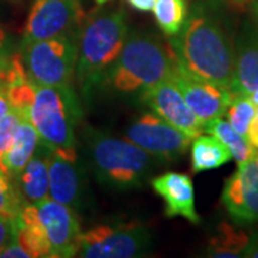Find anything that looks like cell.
Returning a JSON list of instances; mask_svg holds the SVG:
<instances>
[{"mask_svg":"<svg viewBox=\"0 0 258 258\" xmlns=\"http://www.w3.org/2000/svg\"><path fill=\"white\" fill-rule=\"evenodd\" d=\"M251 12H252V15H254V19H255L258 26V2H254V3L251 5Z\"/></svg>","mask_w":258,"mask_h":258,"instance_id":"obj_36","label":"cell"},{"mask_svg":"<svg viewBox=\"0 0 258 258\" xmlns=\"http://www.w3.org/2000/svg\"><path fill=\"white\" fill-rule=\"evenodd\" d=\"M0 258H29V254L15 238L0 249Z\"/></svg>","mask_w":258,"mask_h":258,"instance_id":"obj_27","label":"cell"},{"mask_svg":"<svg viewBox=\"0 0 258 258\" xmlns=\"http://www.w3.org/2000/svg\"><path fill=\"white\" fill-rule=\"evenodd\" d=\"M16 217H6L0 215V249L6 244H9L10 240L15 235L16 231Z\"/></svg>","mask_w":258,"mask_h":258,"instance_id":"obj_26","label":"cell"},{"mask_svg":"<svg viewBox=\"0 0 258 258\" xmlns=\"http://www.w3.org/2000/svg\"><path fill=\"white\" fill-rule=\"evenodd\" d=\"M247 98H248L249 101H251V103H252L255 108H258V91H254V92H251L249 95H247Z\"/></svg>","mask_w":258,"mask_h":258,"instance_id":"obj_34","label":"cell"},{"mask_svg":"<svg viewBox=\"0 0 258 258\" xmlns=\"http://www.w3.org/2000/svg\"><path fill=\"white\" fill-rule=\"evenodd\" d=\"M257 108L251 103L247 96H234L230 106L227 108V122L238 134L247 137L249 123L255 116Z\"/></svg>","mask_w":258,"mask_h":258,"instance_id":"obj_23","label":"cell"},{"mask_svg":"<svg viewBox=\"0 0 258 258\" xmlns=\"http://www.w3.org/2000/svg\"><path fill=\"white\" fill-rule=\"evenodd\" d=\"M178 62L204 81L230 89L234 75V43L212 12L197 5L181 32L169 37Z\"/></svg>","mask_w":258,"mask_h":258,"instance_id":"obj_1","label":"cell"},{"mask_svg":"<svg viewBox=\"0 0 258 258\" xmlns=\"http://www.w3.org/2000/svg\"><path fill=\"white\" fill-rule=\"evenodd\" d=\"M19 120L20 118L13 109H10L9 113L0 120V159L9 151L19 125Z\"/></svg>","mask_w":258,"mask_h":258,"instance_id":"obj_25","label":"cell"},{"mask_svg":"<svg viewBox=\"0 0 258 258\" xmlns=\"http://www.w3.org/2000/svg\"><path fill=\"white\" fill-rule=\"evenodd\" d=\"M6 42H8V35L3 29H0V53L5 52V47H6Z\"/></svg>","mask_w":258,"mask_h":258,"instance_id":"obj_32","label":"cell"},{"mask_svg":"<svg viewBox=\"0 0 258 258\" xmlns=\"http://www.w3.org/2000/svg\"><path fill=\"white\" fill-rule=\"evenodd\" d=\"M129 35L122 9L95 12L85 18L78 37L75 75L85 96L103 88Z\"/></svg>","mask_w":258,"mask_h":258,"instance_id":"obj_2","label":"cell"},{"mask_svg":"<svg viewBox=\"0 0 258 258\" xmlns=\"http://www.w3.org/2000/svg\"><path fill=\"white\" fill-rule=\"evenodd\" d=\"M258 91V28L245 25L234 45L232 96H247Z\"/></svg>","mask_w":258,"mask_h":258,"instance_id":"obj_16","label":"cell"},{"mask_svg":"<svg viewBox=\"0 0 258 258\" xmlns=\"http://www.w3.org/2000/svg\"><path fill=\"white\" fill-rule=\"evenodd\" d=\"M10 109H12V106H10V102L8 99V95L5 92V89L0 86V120L9 113Z\"/></svg>","mask_w":258,"mask_h":258,"instance_id":"obj_30","label":"cell"},{"mask_svg":"<svg viewBox=\"0 0 258 258\" xmlns=\"http://www.w3.org/2000/svg\"><path fill=\"white\" fill-rule=\"evenodd\" d=\"M12 2H20V0H12Z\"/></svg>","mask_w":258,"mask_h":258,"instance_id":"obj_38","label":"cell"},{"mask_svg":"<svg viewBox=\"0 0 258 258\" xmlns=\"http://www.w3.org/2000/svg\"><path fill=\"white\" fill-rule=\"evenodd\" d=\"M95 2H96L98 5H105V3H106V2H109V0H95Z\"/></svg>","mask_w":258,"mask_h":258,"instance_id":"obj_37","label":"cell"},{"mask_svg":"<svg viewBox=\"0 0 258 258\" xmlns=\"http://www.w3.org/2000/svg\"><path fill=\"white\" fill-rule=\"evenodd\" d=\"M171 79L175 82L185 102L203 125L212 119L222 118L234 98L230 89L197 78L179 62Z\"/></svg>","mask_w":258,"mask_h":258,"instance_id":"obj_12","label":"cell"},{"mask_svg":"<svg viewBox=\"0 0 258 258\" xmlns=\"http://www.w3.org/2000/svg\"><path fill=\"white\" fill-rule=\"evenodd\" d=\"M176 64L178 59L171 45L166 46L152 35L134 32L126 37L103 86L120 95L142 93L171 79L175 74Z\"/></svg>","mask_w":258,"mask_h":258,"instance_id":"obj_3","label":"cell"},{"mask_svg":"<svg viewBox=\"0 0 258 258\" xmlns=\"http://www.w3.org/2000/svg\"><path fill=\"white\" fill-rule=\"evenodd\" d=\"M247 138L251 142V145L255 148V149H258V108L257 112H255V116L252 118L251 123H249Z\"/></svg>","mask_w":258,"mask_h":258,"instance_id":"obj_29","label":"cell"},{"mask_svg":"<svg viewBox=\"0 0 258 258\" xmlns=\"http://www.w3.org/2000/svg\"><path fill=\"white\" fill-rule=\"evenodd\" d=\"M126 138L161 162H174L184 155L192 139L157 113H142L126 129Z\"/></svg>","mask_w":258,"mask_h":258,"instance_id":"obj_9","label":"cell"},{"mask_svg":"<svg viewBox=\"0 0 258 258\" xmlns=\"http://www.w3.org/2000/svg\"><path fill=\"white\" fill-rule=\"evenodd\" d=\"M155 22L168 37L176 36L189 15L188 0H157L152 9Z\"/></svg>","mask_w":258,"mask_h":258,"instance_id":"obj_22","label":"cell"},{"mask_svg":"<svg viewBox=\"0 0 258 258\" xmlns=\"http://www.w3.org/2000/svg\"><path fill=\"white\" fill-rule=\"evenodd\" d=\"M204 132L211 134L220 139L221 142H224L228 147L232 154V158L237 161L238 165L257 155V149L251 145L248 138L238 134L227 120L221 119V118L207 122L204 125Z\"/></svg>","mask_w":258,"mask_h":258,"instance_id":"obj_21","label":"cell"},{"mask_svg":"<svg viewBox=\"0 0 258 258\" xmlns=\"http://www.w3.org/2000/svg\"><path fill=\"white\" fill-rule=\"evenodd\" d=\"M221 201L234 221L258 222V158L257 155L238 165L225 181Z\"/></svg>","mask_w":258,"mask_h":258,"instance_id":"obj_14","label":"cell"},{"mask_svg":"<svg viewBox=\"0 0 258 258\" xmlns=\"http://www.w3.org/2000/svg\"><path fill=\"white\" fill-rule=\"evenodd\" d=\"M39 144H40V138L33 123L28 119L19 120L9 151L0 159L2 169L12 179H16L22 172V169L30 161V158L35 155Z\"/></svg>","mask_w":258,"mask_h":258,"instance_id":"obj_17","label":"cell"},{"mask_svg":"<svg viewBox=\"0 0 258 258\" xmlns=\"http://www.w3.org/2000/svg\"><path fill=\"white\" fill-rule=\"evenodd\" d=\"M88 161L98 182L115 191L142 186L154 171L157 159L129 139L88 129L85 134Z\"/></svg>","mask_w":258,"mask_h":258,"instance_id":"obj_4","label":"cell"},{"mask_svg":"<svg viewBox=\"0 0 258 258\" xmlns=\"http://www.w3.org/2000/svg\"><path fill=\"white\" fill-rule=\"evenodd\" d=\"M25 204L12 178L0 166V215L16 217Z\"/></svg>","mask_w":258,"mask_h":258,"instance_id":"obj_24","label":"cell"},{"mask_svg":"<svg viewBox=\"0 0 258 258\" xmlns=\"http://www.w3.org/2000/svg\"><path fill=\"white\" fill-rule=\"evenodd\" d=\"M139 99L159 118L182 131L191 139L204 134V125L191 111L172 79H166L139 93Z\"/></svg>","mask_w":258,"mask_h":258,"instance_id":"obj_13","label":"cell"},{"mask_svg":"<svg viewBox=\"0 0 258 258\" xmlns=\"http://www.w3.org/2000/svg\"><path fill=\"white\" fill-rule=\"evenodd\" d=\"M33 204L49 247V258L75 257L82 232L76 211L50 197Z\"/></svg>","mask_w":258,"mask_h":258,"instance_id":"obj_10","label":"cell"},{"mask_svg":"<svg viewBox=\"0 0 258 258\" xmlns=\"http://www.w3.org/2000/svg\"><path fill=\"white\" fill-rule=\"evenodd\" d=\"M82 115L81 105L71 85H36L29 120L36 128L40 144L49 149L75 148V128Z\"/></svg>","mask_w":258,"mask_h":258,"instance_id":"obj_5","label":"cell"},{"mask_svg":"<svg viewBox=\"0 0 258 258\" xmlns=\"http://www.w3.org/2000/svg\"><path fill=\"white\" fill-rule=\"evenodd\" d=\"M257 158H258V152H257Z\"/></svg>","mask_w":258,"mask_h":258,"instance_id":"obj_39","label":"cell"},{"mask_svg":"<svg viewBox=\"0 0 258 258\" xmlns=\"http://www.w3.org/2000/svg\"><path fill=\"white\" fill-rule=\"evenodd\" d=\"M46 148V147H45ZM49 166V197L57 203L82 210L86 200V174L75 148H46Z\"/></svg>","mask_w":258,"mask_h":258,"instance_id":"obj_11","label":"cell"},{"mask_svg":"<svg viewBox=\"0 0 258 258\" xmlns=\"http://www.w3.org/2000/svg\"><path fill=\"white\" fill-rule=\"evenodd\" d=\"M126 2L129 3V6L135 10L142 12V13H148V12H152L157 0H126Z\"/></svg>","mask_w":258,"mask_h":258,"instance_id":"obj_28","label":"cell"},{"mask_svg":"<svg viewBox=\"0 0 258 258\" xmlns=\"http://www.w3.org/2000/svg\"><path fill=\"white\" fill-rule=\"evenodd\" d=\"M9 63V56L5 55V53H0V74L5 71V68Z\"/></svg>","mask_w":258,"mask_h":258,"instance_id":"obj_33","label":"cell"},{"mask_svg":"<svg viewBox=\"0 0 258 258\" xmlns=\"http://www.w3.org/2000/svg\"><path fill=\"white\" fill-rule=\"evenodd\" d=\"M40 151L35 152L26 166L18 175L19 194L25 203H37L49 197V166L46 148L40 144Z\"/></svg>","mask_w":258,"mask_h":258,"instance_id":"obj_18","label":"cell"},{"mask_svg":"<svg viewBox=\"0 0 258 258\" xmlns=\"http://www.w3.org/2000/svg\"><path fill=\"white\" fill-rule=\"evenodd\" d=\"M151 186L165 203L166 218L182 217L186 221H201L195 208V192L192 179L186 174L165 172L151 179Z\"/></svg>","mask_w":258,"mask_h":258,"instance_id":"obj_15","label":"cell"},{"mask_svg":"<svg viewBox=\"0 0 258 258\" xmlns=\"http://www.w3.org/2000/svg\"><path fill=\"white\" fill-rule=\"evenodd\" d=\"M79 35L22 42L20 56L29 79L42 86L71 85L78 59Z\"/></svg>","mask_w":258,"mask_h":258,"instance_id":"obj_6","label":"cell"},{"mask_svg":"<svg viewBox=\"0 0 258 258\" xmlns=\"http://www.w3.org/2000/svg\"><path fill=\"white\" fill-rule=\"evenodd\" d=\"M231 159L232 154L228 147L211 134H201L191 142V168L194 174L217 169Z\"/></svg>","mask_w":258,"mask_h":258,"instance_id":"obj_19","label":"cell"},{"mask_svg":"<svg viewBox=\"0 0 258 258\" xmlns=\"http://www.w3.org/2000/svg\"><path fill=\"white\" fill-rule=\"evenodd\" d=\"M85 18L81 0H33L22 42L79 35Z\"/></svg>","mask_w":258,"mask_h":258,"instance_id":"obj_8","label":"cell"},{"mask_svg":"<svg viewBox=\"0 0 258 258\" xmlns=\"http://www.w3.org/2000/svg\"><path fill=\"white\" fill-rule=\"evenodd\" d=\"M248 242L249 235L247 232L237 230L228 222H222L208 242L207 255L217 258L244 257V251Z\"/></svg>","mask_w":258,"mask_h":258,"instance_id":"obj_20","label":"cell"},{"mask_svg":"<svg viewBox=\"0 0 258 258\" xmlns=\"http://www.w3.org/2000/svg\"><path fill=\"white\" fill-rule=\"evenodd\" d=\"M152 247L151 232L142 222H115L81 232L78 257L137 258Z\"/></svg>","mask_w":258,"mask_h":258,"instance_id":"obj_7","label":"cell"},{"mask_svg":"<svg viewBox=\"0 0 258 258\" xmlns=\"http://www.w3.org/2000/svg\"><path fill=\"white\" fill-rule=\"evenodd\" d=\"M244 257L258 258V234L254 237H249V242L244 251Z\"/></svg>","mask_w":258,"mask_h":258,"instance_id":"obj_31","label":"cell"},{"mask_svg":"<svg viewBox=\"0 0 258 258\" xmlns=\"http://www.w3.org/2000/svg\"><path fill=\"white\" fill-rule=\"evenodd\" d=\"M227 2H231L234 5H252L254 2H258V0H227Z\"/></svg>","mask_w":258,"mask_h":258,"instance_id":"obj_35","label":"cell"}]
</instances>
